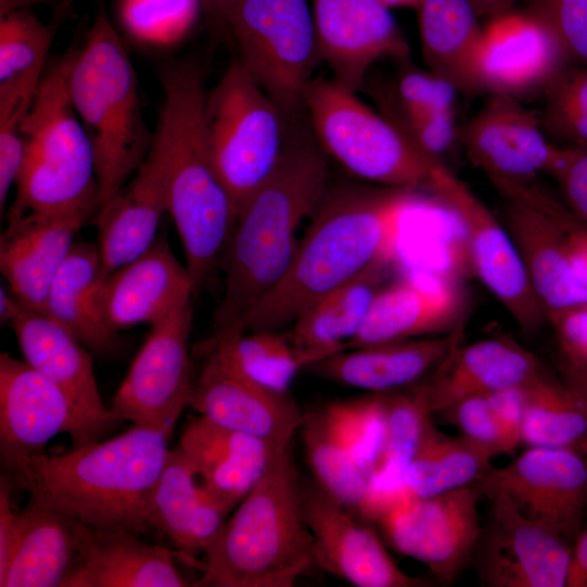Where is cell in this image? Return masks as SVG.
<instances>
[{
	"label": "cell",
	"instance_id": "cell-46",
	"mask_svg": "<svg viewBox=\"0 0 587 587\" xmlns=\"http://www.w3.org/2000/svg\"><path fill=\"white\" fill-rule=\"evenodd\" d=\"M324 409L357 464L371 477L386 436L384 394L334 401Z\"/></svg>",
	"mask_w": 587,
	"mask_h": 587
},
{
	"label": "cell",
	"instance_id": "cell-55",
	"mask_svg": "<svg viewBox=\"0 0 587 587\" xmlns=\"http://www.w3.org/2000/svg\"><path fill=\"white\" fill-rule=\"evenodd\" d=\"M566 587H587V527L572 544Z\"/></svg>",
	"mask_w": 587,
	"mask_h": 587
},
{
	"label": "cell",
	"instance_id": "cell-39",
	"mask_svg": "<svg viewBox=\"0 0 587 587\" xmlns=\"http://www.w3.org/2000/svg\"><path fill=\"white\" fill-rule=\"evenodd\" d=\"M495 454L460 436L439 432L432 422L404 475L411 497L427 498L472 485L491 467Z\"/></svg>",
	"mask_w": 587,
	"mask_h": 587
},
{
	"label": "cell",
	"instance_id": "cell-60",
	"mask_svg": "<svg viewBox=\"0 0 587 587\" xmlns=\"http://www.w3.org/2000/svg\"><path fill=\"white\" fill-rule=\"evenodd\" d=\"M48 0H0V18L22 9H28L30 5L43 3Z\"/></svg>",
	"mask_w": 587,
	"mask_h": 587
},
{
	"label": "cell",
	"instance_id": "cell-28",
	"mask_svg": "<svg viewBox=\"0 0 587 587\" xmlns=\"http://www.w3.org/2000/svg\"><path fill=\"white\" fill-rule=\"evenodd\" d=\"M464 325L430 338H411L345 349L307 370L325 380L376 394L416 383L461 345Z\"/></svg>",
	"mask_w": 587,
	"mask_h": 587
},
{
	"label": "cell",
	"instance_id": "cell-44",
	"mask_svg": "<svg viewBox=\"0 0 587 587\" xmlns=\"http://www.w3.org/2000/svg\"><path fill=\"white\" fill-rule=\"evenodd\" d=\"M362 87L379 113L421 153L434 162L458 142L454 114L430 113L402 102L392 92L387 78L367 77Z\"/></svg>",
	"mask_w": 587,
	"mask_h": 587
},
{
	"label": "cell",
	"instance_id": "cell-33",
	"mask_svg": "<svg viewBox=\"0 0 587 587\" xmlns=\"http://www.w3.org/2000/svg\"><path fill=\"white\" fill-rule=\"evenodd\" d=\"M104 278L97 242L75 240L50 285L45 313L91 353L107 357L120 350L121 337L107 324L98 305Z\"/></svg>",
	"mask_w": 587,
	"mask_h": 587
},
{
	"label": "cell",
	"instance_id": "cell-24",
	"mask_svg": "<svg viewBox=\"0 0 587 587\" xmlns=\"http://www.w3.org/2000/svg\"><path fill=\"white\" fill-rule=\"evenodd\" d=\"M24 361L57 385L98 439L118 423L101 399L90 351L45 312L23 304L9 323Z\"/></svg>",
	"mask_w": 587,
	"mask_h": 587
},
{
	"label": "cell",
	"instance_id": "cell-47",
	"mask_svg": "<svg viewBox=\"0 0 587 587\" xmlns=\"http://www.w3.org/2000/svg\"><path fill=\"white\" fill-rule=\"evenodd\" d=\"M40 80L0 84V213L5 211L11 187L15 185L24 158L22 122Z\"/></svg>",
	"mask_w": 587,
	"mask_h": 587
},
{
	"label": "cell",
	"instance_id": "cell-14",
	"mask_svg": "<svg viewBox=\"0 0 587 587\" xmlns=\"http://www.w3.org/2000/svg\"><path fill=\"white\" fill-rule=\"evenodd\" d=\"M427 187L462 222L473 264L483 284L523 333L538 332L547 319L502 221L444 163L433 168Z\"/></svg>",
	"mask_w": 587,
	"mask_h": 587
},
{
	"label": "cell",
	"instance_id": "cell-31",
	"mask_svg": "<svg viewBox=\"0 0 587 587\" xmlns=\"http://www.w3.org/2000/svg\"><path fill=\"white\" fill-rule=\"evenodd\" d=\"M462 299L450 285H423L402 279L385 284L347 349L445 334L460 322Z\"/></svg>",
	"mask_w": 587,
	"mask_h": 587
},
{
	"label": "cell",
	"instance_id": "cell-50",
	"mask_svg": "<svg viewBox=\"0 0 587 587\" xmlns=\"http://www.w3.org/2000/svg\"><path fill=\"white\" fill-rule=\"evenodd\" d=\"M442 414L460 429L461 436L495 455L508 452L489 395L463 399Z\"/></svg>",
	"mask_w": 587,
	"mask_h": 587
},
{
	"label": "cell",
	"instance_id": "cell-4",
	"mask_svg": "<svg viewBox=\"0 0 587 587\" xmlns=\"http://www.w3.org/2000/svg\"><path fill=\"white\" fill-rule=\"evenodd\" d=\"M173 429L135 425L110 439L35 457L13 482L68 519L107 530H154L150 499Z\"/></svg>",
	"mask_w": 587,
	"mask_h": 587
},
{
	"label": "cell",
	"instance_id": "cell-42",
	"mask_svg": "<svg viewBox=\"0 0 587 587\" xmlns=\"http://www.w3.org/2000/svg\"><path fill=\"white\" fill-rule=\"evenodd\" d=\"M72 0H63L49 23H42L29 9L0 18V84L40 79L53 38Z\"/></svg>",
	"mask_w": 587,
	"mask_h": 587
},
{
	"label": "cell",
	"instance_id": "cell-22",
	"mask_svg": "<svg viewBox=\"0 0 587 587\" xmlns=\"http://www.w3.org/2000/svg\"><path fill=\"white\" fill-rule=\"evenodd\" d=\"M98 211L78 207L29 212L8 223L0 238V270L21 304L45 312L50 285L76 234Z\"/></svg>",
	"mask_w": 587,
	"mask_h": 587
},
{
	"label": "cell",
	"instance_id": "cell-17",
	"mask_svg": "<svg viewBox=\"0 0 587 587\" xmlns=\"http://www.w3.org/2000/svg\"><path fill=\"white\" fill-rule=\"evenodd\" d=\"M315 565L357 587H425L399 567L375 529L320 485L301 487Z\"/></svg>",
	"mask_w": 587,
	"mask_h": 587
},
{
	"label": "cell",
	"instance_id": "cell-1",
	"mask_svg": "<svg viewBox=\"0 0 587 587\" xmlns=\"http://www.w3.org/2000/svg\"><path fill=\"white\" fill-rule=\"evenodd\" d=\"M303 126L289 125L278 164L239 210L221 262L224 291L211 336L240 329L246 315L280 280L298 248L300 224L328 189L326 153Z\"/></svg>",
	"mask_w": 587,
	"mask_h": 587
},
{
	"label": "cell",
	"instance_id": "cell-45",
	"mask_svg": "<svg viewBox=\"0 0 587 587\" xmlns=\"http://www.w3.org/2000/svg\"><path fill=\"white\" fill-rule=\"evenodd\" d=\"M539 113L547 137L587 145V65L566 62L542 92Z\"/></svg>",
	"mask_w": 587,
	"mask_h": 587
},
{
	"label": "cell",
	"instance_id": "cell-13",
	"mask_svg": "<svg viewBox=\"0 0 587 587\" xmlns=\"http://www.w3.org/2000/svg\"><path fill=\"white\" fill-rule=\"evenodd\" d=\"M482 494L474 484L438 496L411 497L375 523L400 554L452 584L474 560L482 534Z\"/></svg>",
	"mask_w": 587,
	"mask_h": 587
},
{
	"label": "cell",
	"instance_id": "cell-19",
	"mask_svg": "<svg viewBox=\"0 0 587 587\" xmlns=\"http://www.w3.org/2000/svg\"><path fill=\"white\" fill-rule=\"evenodd\" d=\"M566 62L554 35L525 10L512 9L483 27L477 55L482 92L520 100L542 95Z\"/></svg>",
	"mask_w": 587,
	"mask_h": 587
},
{
	"label": "cell",
	"instance_id": "cell-26",
	"mask_svg": "<svg viewBox=\"0 0 587 587\" xmlns=\"http://www.w3.org/2000/svg\"><path fill=\"white\" fill-rule=\"evenodd\" d=\"M547 373L533 352L495 337L458 346L420 387L434 416L469 397L523 388Z\"/></svg>",
	"mask_w": 587,
	"mask_h": 587
},
{
	"label": "cell",
	"instance_id": "cell-51",
	"mask_svg": "<svg viewBox=\"0 0 587 587\" xmlns=\"http://www.w3.org/2000/svg\"><path fill=\"white\" fill-rule=\"evenodd\" d=\"M546 174L558 184L569 209L587 224V145H555Z\"/></svg>",
	"mask_w": 587,
	"mask_h": 587
},
{
	"label": "cell",
	"instance_id": "cell-8",
	"mask_svg": "<svg viewBox=\"0 0 587 587\" xmlns=\"http://www.w3.org/2000/svg\"><path fill=\"white\" fill-rule=\"evenodd\" d=\"M312 130L325 151L353 175L382 186H427L434 162L413 147L355 92L324 76L303 96Z\"/></svg>",
	"mask_w": 587,
	"mask_h": 587
},
{
	"label": "cell",
	"instance_id": "cell-49",
	"mask_svg": "<svg viewBox=\"0 0 587 587\" xmlns=\"http://www.w3.org/2000/svg\"><path fill=\"white\" fill-rule=\"evenodd\" d=\"M399 68L387 78L392 92L402 102L430 113H455L458 90L428 70L414 66L410 59L397 61Z\"/></svg>",
	"mask_w": 587,
	"mask_h": 587
},
{
	"label": "cell",
	"instance_id": "cell-57",
	"mask_svg": "<svg viewBox=\"0 0 587 587\" xmlns=\"http://www.w3.org/2000/svg\"><path fill=\"white\" fill-rule=\"evenodd\" d=\"M237 0H201L202 10L209 22L225 30L227 15Z\"/></svg>",
	"mask_w": 587,
	"mask_h": 587
},
{
	"label": "cell",
	"instance_id": "cell-5",
	"mask_svg": "<svg viewBox=\"0 0 587 587\" xmlns=\"http://www.w3.org/2000/svg\"><path fill=\"white\" fill-rule=\"evenodd\" d=\"M204 559L198 587H292L315 565L292 442L226 519Z\"/></svg>",
	"mask_w": 587,
	"mask_h": 587
},
{
	"label": "cell",
	"instance_id": "cell-18",
	"mask_svg": "<svg viewBox=\"0 0 587 587\" xmlns=\"http://www.w3.org/2000/svg\"><path fill=\"white\" fill-rule=\"evenodd\" d=\"M311 1L321 58L346 88L361 89L384 58L410 59L403 34L379 0Z\"/></svg>",
	"mask_w": 587,
	"mask_h": 587
},
{
	"label": "cell",
	"instance_id": "cell-58",
	"mask_svg": "<svg viewBox=\"0 0 587 587\" xmlns=\"http://www.w3.org/2000/svg\"><path fill=\"white\" fill-rule=\"evenodd\" d=\"M476 13L490 18L513 9L519 0H467Z\"/></svg>",
	"mask_w": 587,
	"mask_h": 587
},
{
	"label": "cell",
	"instance_id": "cell-15",
	"mask_svg": "<svg viewBox=\"0 0 587 587\" xmlns=\"http://www.w3.org/2000/svg\"><path fill=\"white\" fill-rule=\"evenodd\" d=\"M67 434L72 448L100 440L83 422L64 392L25 361L0 353V459L15 477L45 453L55 436Z\"/></svg>",
	"mask_w": 587,
	"mask_h": 587
},
{
	"label": "cell",
	"instance_id": "cell-20",
	"mask_svg": "<svg viewBox=\"0 0 587 587\" xmlns=\"http://www.w3.org/2000/svg\"><path fill=\"white\" fill-rule=\"evenodd\" d=\"M458 142L488 179L536 178L547 172L555 149L539 113L504 93H489L480 110L458 126Z\"/></svg>",
	"mask_w": 587,
	"mask_h": 587
},
{
	"label": "cell",
	"instance_id": "cell-41",
	"mask_svg": "<svg viewBox=\"0 0 587 587\" xmlns=\"http://www.w3.org/2000/svg\"><path fill=\"white\" fill-rule=\"evenodd\" d=\"M300 430L316 484L357 512L366 496L370 476L354 461L324 407L303 412Z\"/></svg>",
	"mask_w": 587,
	"mask_h": 587
},
{
	"label": "cell",
	"instance_id": "cell-6",
	"mask_svg": "<svg viewBox=\"0 0 587 587\" xmlns=\"http://www.w3.org/2000/svg\"><path fill=\"white\" fill-rule=\"evenodd\" d=\"M68 91L92 146L101 208L142 165L153 140L142 116L135 68L103 14L76 50Z\"/></svg>",
	"mask_w": 587,
	"mask_h": 587
},
{
	"label": "cell",
	"instance_id": "cell-53",
	"mask_svg": "<svg viewBox=\"0 0 587 587\" xmlns=\"http://www.w3.org/2000/svg\"><path fill=\"white\" fill-rule=\"evenodd\" d=\"M508 452L521 441L525 399L522 388L507 389L489 395Z\"/></svg>",
	"mask_w": 587,
	"mask_h": 587
},
{
	"label": "cell",
	"instance_id": "cell-54",
	"mask_svg": "<svg viewBox=\"0 0 587 587\" xmlns=\"http://www.w3.org/2000/svg\"><path fill=\"white\" fill-rule=\"evenodd\" d=\"M16 485L2 473L0 477V573L4 571L12 553L20 524V511L13 504L12 494Z\"/></svg>",
	"mask_w": 587,
	"mask_h": 587
},
{
	"label": "cell",
	"instance_id": "cell-34",
	"mask_svg": "<svg viewBox=\"0 0 587 587\" xmlns=\"http://www.w3.org/2000/svg\"><path fill=\"white\" fill-rule=\"evenodd\" d=\"M77 555L75 522L29 497L1 587H61Z\"/></svg>",
	"mask_w": 587,
	"mask_h": 587
},
{
	"label": "cell",
	"instance_id": "cell-36",
	"mask_svg": "<svg viewBox=\"0 0 587 587\" xmlns=\"http://www.w3.org/2000/svg\"><path fill=\"white\" fill-rule=\"evenodd\" d=\"M419 29L429 72L467 95L480 93L477 55L483 27L467 0H423Z\"/></svg>",
	"mask_w": 587,
	"mask_h": 587
},
{
	"label": "cell",
	"instance_id": "cell-16",
	"mask_svg": "<svg viewBox=\"0 0 587 587\" xmlns=\"http://www.w3.org/2000/svg\"><path fill=\"white\" fill-rule=\"evenodd\" d=\"M474 561L487 587H566L572 544L496 495Z\"/></svg>",
	"mask_w": 587,
	"mask_h": 587
},
{
	"label": "cell",
	"instance_id": "cell-9",
	"mask_svg": "<svg viewBox=\"0 0 587 587\" xmlns=\"http://www.w3.org/2000/svg\"><path fill=\"white\" fill-rule=\"evenodd\" d=\"M204 116L215 171L240 210L278 164L290 118L236 58L207 92Z\"/></svg>",
	"mask_w": 587,
	"mask_h": 587
},
{
	"label": "cell",
	"instance_id": "cell-32",
	"mask_svg": "<svg viewBox=\"0 0 587 587\" xmlns=\"http://www.w3.org/2000/svg\"><path fill=\"white\" fill-rule=\"evenodd\" d=\"M229 513L201 486L178 446L171 449L150 499L154 529L189 560L204 552Z\"/></svg>",
	"mask_w": 587,
	"mask_h": 587
},
{
	"label": "cell",
	"instance_id": "cell-2",
	"mask_svg": "<svg viewBox=\"0 0 587 587\" xmlns=\"http://www.w3.org/2000/svg\"><path fill=\"white\" fill-rule=\"evenodd\" d=\"M164 101L150 151L161 166L166 212L180 238L193 292L215 285L239 210L211 155L204 116V74L193 62L164 66Z\"/></svg>",
	"mask_w": 587,
	"mask_h": 587
},
{
	"label": "cell",
	"instance_id": "cell-40",
	"mask_svg": "<svg viewBox=\"0 0 587 587\" xmlns=\"http://www.w3.org/2000/svg\"><path fill=\"white\" fill-rule=\"evenodd\" d=\"M522 389L523 444L575 448L587 437V405L562 379L549 372Z\"/></svg>",
	"mask_w": 587,
	"mask_h": 587
},
{
	"label": "cell",
	"instance_id": "cell-37",
	"mask_svg": "<svg viewBox=\"0 0 587 587\" xmlns=\"http://www.w3.org/2000/svg\"><path fill=\"white\" fill-rule=\"evenodd\" d=\"M212 353L251 382L288 394L299 372L334 354L298 346L288 332L234 330L210 336L193 348L199 358Z\"/></svg>",
	"mask_w": 587,
	"mask_h": 587
},
{
	"label": "cell",
	"instance_id": "cell-43",
	"mask_svg": "<svg viewBox=\"0 0 587 587\" xmlns=\"http://www.w3.org/2000/svg\"><path fill=\"white\" fill-rule=\"evenodd\" d=\"M203 13L201 0H118L124 34L145 48L167 49L185 40Z\"/></svg>",
	"mask_w": 587,
	"mask_h": 587
},
{
	"label": "cell",
	"instance_id": "cell-12",
	"mask_svg": "<svg viewBox=\"0 0 587 587\" xmlns=\"http://www.w3.org/2000/svg\"><path fill=\"white\" fill-rule=\"evenodd\" d=\"M482 496L502 495L524 515L573 544L587 514V458L575 448L528 447L474 483Z\"/></svg>",
	"mask_w": 587,
	"mask_h": 587
},
{
	"label": "cell",
	"instance_id": "cell-27",
	"mask_svg": "<svg viewBox=\"0 0 587 587\" xmlns=\"http://www.w3.org/2000/svg\"><path fill=\"white\" fill-rule=\"evenodd\" d=\"M177 446L201 486L230 512L286 447L223 427L201 415L184 426Z\"/></svg>",
	"mask_w": 587,
	"mask_h": 587
},
{
	"label": "cell",
	"instance_id": "cell-10",
	"mask_svg": "<svg viewBox=\"0 0 587 587\" xmlns=\"http://www.w3.org/2000/svg\"><path fill=\"white\" fill-rule=\"evenodd\" d=\"M225 30L246 72L288 118L299 115L322 60L308 0H237Z\"/></svg>",
	"mask_w": 587,
	"mask_h": 587
},
{
	"label": "cell",
	"instance_id": "cell-30",
	"mask_svg": "<svg viewBox=\"0 0 587 587\" xmlns=\"http://www.w3.org/2000/svg\"><path fill=\"white\" fill-rule=\"evenodd\" d=\"M165 212L161 166L149 151L133 178L96 215L97 246L105 276L136 259L153 243Z\"/></svg>",
	"mask_w": 587,
	"mask_h": 587
},
{
	"label": "cell",
	"instance_id": "cell-35",
	"mask_svg": "<svg viewBox=\"0 0 587 587\" xmlns=\"http://www.w3.org/2000/svg\"><path fill=\"white\" fill-rule=\"evenodd\" d=\"M383 394L386 409L384 448L370 477L366 496L357 510L371 523L411 498L404 487V475L433 422L420 385L408 394Z\"/></svg>",
	"mask_w": 587,
	"mask_h": 587
},
{
	"label": "cell",
	"instance_id": "cell-56",
	"mask_svg": "<svg viewBox=\"0 0 587 587\" xmlns=\"http://www.w3.org/2000/svg\"><path fill=\"white\" fill-rule=\"evenodd\" d=\"M562 380L584 401L587 405V367L572 365L565 361L559 364ZM587 458V437L576 447Z\"/></svg>",
	"mask_w": 587,
	"mask_h": 587
},
{
	"label": "cell",
	"instance_id": "cell-59",
	"mask_svg": "<svg viewBox=\"0 0 587 587\" xmlns=\"http://www.w3.org/2000/svg\"><path fill=\"white\" fill-rule=\"evenodd\" d=\"M21 303L11 292L9 294L3 286L0 290V321L1 323H10L16 315Z\"/></svg>",
	"mask_w": 587,
	"mask_h": 587
},
{
	"label": "cell",
	"instance_id": "cell-11",
	"mask_svg": "<svg viewBox=\"0 0 587 587\" xmlns=\"http://www.w3.org/2000/svg\"><path fill=\"white\" fill-rule=\"evenodd\" d=\"M191 300L151 325L109 408L112 417L173 429L189 405L197 377L189 353Z\"/></svg>",
	"mask_w": 587,
	"mask_h": 587
},
{
	"label": "cell",
	"instance_id": "cell-52",
	"mask_svg": "<svg viewBox=\"0 0 587 587\" xmlns=\"http://www.w3.org/2000/svg\"><path fill=\"white\" fill-rule=\"evenodd\" d=\"M563 361L587 367V305L567 312L550 323Z\"/></svg>",
	"mask_w": 587,
	"mask_h": 587
},
{
	"label": "cell",
	"instance_id": "cell-23",
	"mask_svg": "<svg viewBox=\"0 0 587 587\" xmlns=\"http://www.w3.org/2000/svg\"><path fill=\"white\" fill-rule=\"evenodd\" d=\"M192 280L175 257L165 234L140 255L113 271L98 291V305L115 332L155 323L189 302Z\"/></svg>",
	"mask_w": 587,
	"mask_h": 587
},
{
	"label": "cell",
	"instance_id": "cell-21",
	"mask_svg": "<svg viewBox=\"0 0 587 587\" xmlns=\"http://www.w3.org/2000/svg\"><path fill=\"white\" fill-rule=\"evenodd\" d=\"M204 359L189 400L199 415L276 446L292 442L303 412L288 394L268 390L239 374L212 353Z\"/></svg>",
	"mask_w": 587,
	"mask_h": 587
},
{
	"label": "cell",
	"instance_id": "cell-25",
	"mask_svg": "<svg viewBox=\"0 0 587 587\" xmlns=\"http://www.w3.org/2000/svg\"><path fill=\"white\" fill-rule=\"evenodd\" d=\"M75 522L77 555L61 587H188L176 566L183 555L127 530Z\"/></svg>",
	"mask_w": 587,
	"mask_h": 587
},
{
	"label": "cell",
	"instance_id": "cell-29",
	"mask_svg": "<svg viewBox=\"0 0 587 587\" xmlns=\"http://www.w3.org/2000/svg\"><path fill=\"white\" fill-rule=\"evenodd\" d=\"M501 221L523 261L530 286L550 324L587 305V287L579 279L564 233L550 218L505 199Z\"/></svg>",
	"mask_w": 587,
	"mask_h": 587
},
{
	"label": "cell",
	"instance_id": "cell-7",
	"mask_svg": "<svg viewBox=\"0 0 587 587\" xmlns=\"http://www.w3.org/2000/svg\"><path fill=\"white\" fill-rule=\"evenodd\" d=\"M75 53L71 49L45 68L22 122L24 158L8 223L29 212L100 209L92 146L68 91Z\"/></svg>",
	"mask_w": 587,
	"mask_h": 587
},
{
	"label": "cell",
	"instance_id": "cell-48",
	"mask_svg": "<svg viewBox=\"0 0 587 587\" xmlns=\"http://www.w3.org/2000/svg\"><path fill=\"white\" fill-rule=\"evenodd\" d=\"M525 11L557 38L569 62L587 65V0H525Z\"/></svg>",
	"mask_w": 587,
	"mask_h": 587
},
{
	"label": "cell",
	"instance_id": "cell-61",
	"mask_svg": "<svg viewBox=\"0 0 587 587\" xmlns=\"http://www.w3.org/2000/svg\"><path fill=\"white\" fill-rule=\"evenodd\" d=\"M385 7L396 8V7H408V8H419L423 0H379Z\"/></svg>",
	"mask_w": 587,
	"mask_h": 587
},
{
	"label": "cell",
	"instance_id": "cell-38",
	"mask_svg": "<svg viewBox=\"0 0 587 587\" xmlns=\"http://www.w3.org/2000/svg\"><path fill=\"white\" fill-rule=\"evenodd\" d=\"M394 259L395 253L377 259L310 305L291 324L288 332L291 339L300 347L333 353L347 349L376 294L386 284Z\"/></svg>",
	"mask_w": 587,
	"mask_h": 587
},
{
	"label": "cell",
	"instance_id": "cell-3",
	"mask_svg": "<svg viewBox=\"0 0 587 587\" xmlns=\"http://www.w3.org/2000/svg\"><path fill=\"white\" fill-rule=\"evenodd\" d=\"M413 188L327 189L280 280L252 308L241 330H280L377 259L396 252Z\"/></svg>",
	"mask_w": 587,
	"mask_h": 587
}]
</instances>
